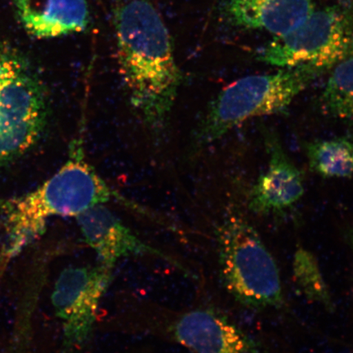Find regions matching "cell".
<instances>
[{
	"mask_svg": "<svg viewBox=\"0 0 353 353\" xmlns=\"http://www.w3.org/2000/svg\"><path fill=\"white\" fill-rule=\"evenodd\" d=\"M119 70L132 109L161 131L182 82L164 21L148 0H127L114 12Z\"/></svg>",
	"mask_w": 353,
	"mask_h": 353,
	"instance_id": "obj_1",
	"label": "cell"
},
{
	"mask_svg": "<svg viewBox=\"0 0 353 353\" xmlns=\"http://www.w3.org/2000/svg\"><path fill=\"white\" fill-rule=\"evenodd\" d=\"M110 201L135 206L114 191L88 163L83 139L74 144L68 161L46 183L8 204L10 244L7 255H15L46 230L54 216L77 217L88 209Z\"/></svg>",
	"mask_w": 353,
	"mask_h": 353,
	"instance_id": "obj_2",
	"label": "cell"
},
{
	"mask_svg": "<svg viewBox=\"0 0 353 353\" xmlns=\"http://www.w3.org/2000/svg\"><path fill=\"white\" fill-rule=\"evenodd\" d=\"M325 72L302 65L237 79L211 101L197 125L194 144L196 148H205L250 119L286 112L293 101Z\"/></svg>",
	"mask_w": 353,
	"mask_h": 353,
	"instance_id": "obj_3",
	"label": "cell"
},
{
	"mask_svg": "<svg viewBox=\"0 0 353 353\" xmlns=\"http://www.w3.org/2000/svg\"><path fill=\"white\" fill-rule=\"evenodd\" d=\"M221 276L232 296L254 309L280 307L284 299L275 259L255 229L233 214L218 232Z\"/></svg>",
	"mask_w": 353,
	"mask_h": 353,
	"instance_id": "obj_4",
	"label": "cell"
},
{
	"mask_svg": "<svg viewBox=\"0 0 353 353\" xmlns=\"http://www.w3.org/2000/svg\"><path fill=\"white\" fill-rule=\"evenodd\" d=\"M353 56V7L336 3L315 11L294 32L275 37L258 59L281 68L312 66L328 72Z\"/></svg>",
	"mask_w": 353,
	"mask_h": 353,
	"instance_id": "obj_5",
	"label": "cell"
},
{
	"mask_svg": "<svg viewBox=\"0 0 353 353\" xmlns=\"http://www.w3.org/2000/svg\"><path fill=\"white\" fill-rule=\"evenodd\" d=\"M46 117L41 82L19 55L0 48V166L37 142Z\"/></svg>",
	"mask_w": 353,
	"mask_h": 353,
	"instance_id": "obj_6",
	"label": "cell"
},
{
	"mask_svg": "<svg viewBox=\"0 0 353 353\" xmlns=\"http://www.w3.org/2000/svg\"><path fill=\"white\" fill-rule=\"evenodd\" d=\"M112 280V268H65L57 279L52 304L63 323L65 346L83 347L90 341L101 299Z\"/></svg>",
	"mask_w": 353,
	"mask_h": 353,
	"instance_id": "obj_7",
	"label": "cell"
},
{
	"mask_svg": "<svg viewBox=\"0 0 353 353\" xmlns=\"http://www.w3.org/2000/svg\"><path fill=\"white\" fill-rule=\"evenodd\" d=\"M263 138L268 167L250 189L248 206L255 214L281 217L301 201L305 191L303 175L274 132L265 130Z\"/></svg>",
	"mask_w": 353,
	"mask_h": 353,
	"instance_id": "obj_8",
	"label": "cell"
},
{
	"mask_svg": "<svg viewBox=\"0 0 353 353\" xmlns=\"http://www.w3.org/2000/svg\"><path fill=\"white\" fill-rule=\"evenodd\" d=\"M170 331L176 342L194 353H263L244 330L210 310L185 313Z\"/></svg>",
	"mask_w": 353,
	"mask_h": 353,
	"instance_id": "obj_9",
	"label": "cell"
},
{
	"mask_svg": "<svg viewBox=\"0 0 353 353\" xmlns=\"http://www.w3.org/2000/svg\"><path fill=\"white\" fill-rule=\"evenodd\" d=\"M77 219L83 239L94 250L99 263L105 267L113 268L119 260L139 255L157 256L174 263L141 240L104 205L92 207Z\"/></svg>",
	"mask_w": 353,
	"mask_h": 353,
	"instance_id": "obj_10",
	"label": "cell"
},
{
	"mask_svg": "<svg viewBox=\"0 0 353 353\" xmlns=\"http://www.w3.org/2000/svg\"><path fill=\"white\" fill-rule=\"evenodd\" d=\"M222 7L228 23L275 37L294 32L315 12L313 0H223Z\"/></svg>",
	"mask_w": 353,
	"mask_h": 353,
	"instance_id": "obj_11",
	"label": "cell"
},
{
	"mask_svg": "<svg viewBox=\"0 0 353 353\" xmlns=\"http://www.w3.org/2000/svg\"><path fill=\"white\" fill-rule=\"evenodd\" d=\"M15 6L21 24L37 38L81 32L90 21L86 0H16Z\"/></svg>",
	"mask_w": 353,
	"mask_h": 353,
	"instance_id": "obj_12",
	"label": "cell"
},
{
	"mask_svg": "<svg viewBox=\"0 0 353 353\" xmlns=\"http://www.w3.org/2000/svg\"><path fill=\"white\" fill-rule=\"evenodd\" d=\"M308 165L324 178L353 176V143L345 138L315 140L304 144Z\"/></svg>",
	"mask_w": 353,
	"mask_h": 353,
	"instance_id": "obj_13",
	"label": "cell"
},
{
	"mask_svg": "<svg viewBox=\"0 0 353 353\" xmlns=\"http://www.w3.org/2000/svg\"><path fill=\"white\" fill-rule=\"evenodd\" d=\"M319 99L322 114L353 130V56L335 65Z\"/></svg>",
	"mask_w": 353,
	"mask_h": 353,
	"instance_id": "obj_14",
	"label": "cell"
},
{
	"mask_svg": "<svg viewBox=\"0 0 353 353\" xmlns=\"http://www.w3.org/2000/svg\"><path fill=\"white\" fill-rule=\"evenodd\" d=\"M294 281L308 299L327 308L333 307L332 299L321 274L319 263L310 251L299 248L293 262Z\"/></svg>",
	"mask_w": 353,
	"mask_h": 353,
	"instance_id": "obj_15",
	"label": "cell"
},
{
	"mask_svg": "<svg viewBox=\"0 0 353 353\" xmlns=\"http://www.w3.org/2000/svg\"><path fill=\"white\" fill-rule=\"evenodd\" d=\"M348 241H350L353 249V229L347 234Z\"/></svg>",
	"mask_w": 353,
	"mask_h": 353,
	"instance_id": "obj_16",
	"label": "cell"
}]
</instances>
